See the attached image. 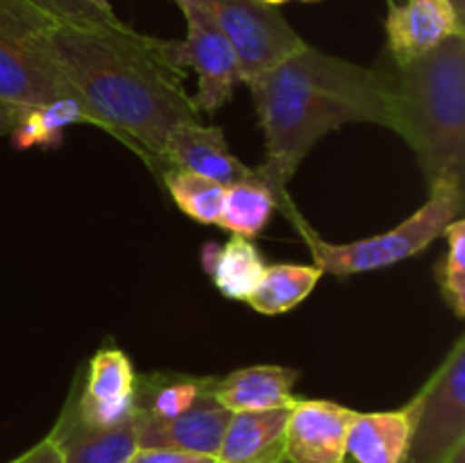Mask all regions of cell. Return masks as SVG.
<instances>
[{
  "mask_svg": "<svg viewBox=\"0 0 465 463\" xmlns=\"http://www.w3.org/2000/svg\"><path fill=\"white\" fill-rule=\"evenodd\" d=\"M263 3H268V5H284V3H289V0H263Z\"/></svg>",
  "mask_w": 465,
  "mask_h": 463,
  "instance_id": "31",
  "label": "cell"
},
{
  "mask_svg": "<svg viewBox=\"0 0 465 463\" xmlns=\"http://www.w3.org/2000/svg\"><path fill=\"white\" fill-rule=\"evenodd\" d=\"M200 257L213 286L225 298L239 300V302H245L252 295L266 271V261L259 248L252 243V239H245V236L232 234V239L223 245L204 243Z\"/></svg>",
  "mask_w": 465,
  "mask_h": 463,
  "instance_id": "17",
  "label": "cell"
},
{
  "mask_svg": "<svg viewBox=\"0 0 465 463\" xmlns=\"http://www.w3.org/2000/svg\"><path fill=\"white\" fill-rule=\"evenodd\" d=\"M300 3H316V0H300Z\"/></svg>",
  "mask_w": 465,
  "mask_h": 463,
  "instance_id": "33",
  "label": "cell"
},
{
  "mask_svg": "<svg viewBox=\"0 0 465 463\" xmlns=\"http://www.w3.org/2000/svg\"><path fill=\"white\" fill-rule=\"evenodd\" d=\"M18 116H21V113H18L16 109L9 107V104L0 103V136L12 134L14 127H16V123H18Z\"/></svg>",
  "mask_w": 465,
  "mask_h": 463,
  "instance_id": "28",
  "label": "cell"
},
{
  "mask_svg": "<svg viewBox=\"0 0 465 463\" xmlns=\"http://www.w3.org/2000/svg\"><path fill=\"white\" fill-rule=\"evenodd\" d=\"M213 377L180 375V372H157L136 375V413L150 418H173L186 411L198 395L212 384Z\"/></svg>",
  "mask_w": 465,
  "mask_h": 463,
  "instance_id": "20",
  "label": "cell"
},
{
  "mask_svg": "<svg viewBox=\"0 0 465 463\" xmlns=\"http://www.w3.org/2000/svg\"><path fill=\"white\" fill-rule=\"evenodd\" d=\"M275 207L277 198L257 175L252 180L227 186L216 225L234 236L254 239L271 222Z\"/></svg>",
  "mask_w": 465,
  "mask_h": 463,
  "instance_id": "21",
  "label": "cell"
},
{
  "mask_svg": "<svg viewBox=\"0 0 465 463\" xmlns=\"http://www.w3.org/2000/svg\"><path fill=\"white\" fill-rule=\"evenodd\" d=\"M239 57L245 82L271 71L302 50L307 41L291 27L275 5L263 0H198Z\"/></svg>",
  "mask_w": 465,
  "mask_h": 463,
  "instance_id": "7",
  "label": "cell"
},
{
  "mask_svg": "<svg viewBox=\"0 0 465 463\" xmlns=\"http://www.w3.org/2000/svg\"><path fill=\"white\" fill-rule=\"evenodd\" d=\"M36 44L84 100L95 127L134 150L163 175L166 141L180 123L198 121L184 89L182 41L159 39L130 25H50L41 23Z\"/></svg>",
  "mask_w": 465,
  "mask_h": 463,
  "instance_id": "1",
  "label": "cell"
},
{
  "mask_svg": "<svg viewBox=\"0 0 465 463\" xmlns=\"http://www.w3.org/2000/svg\"><path fill=\"white\" fill-rule=\"evenodd\" d=\"M325 272L316 263H275L266 266L257 289L245 302L263 316L291 311L312 295Z\"/></svg>",
  "mask_w": 465,
  "mask_h": 463,
  "instance_id": "19",
  "label": "cell"
},
{
  "mask_svg": "<svg viewBox=\"0 0 465 463\" xmlns=\"http://www.w3.org/2000/svg\"><path fill=\"white\" fill-rule=\"evenodd\" d=\"M459 32H465V18L450 0H407L391 5L386 16V44L395 66L422 57Z\"/></svg>",
  "mask_w": 465,
  "mask_h": 463,
  "instance_id": "12",
  "label": "cell"
},
{
  "mask_svg": "<svg viewBox=\"0 0 465 463\" xmlns=\"http://www.w3.org/2000/svg\"><path fill=\"white\" fill-rule=\"evenodd\" d=\"M407 409L354 416L348 431V457L357 463H404L409 445Z\"/></svg>",
  "mask_w": 465,
  "mask_h": 463,
  "instance_id": "18",
  "label": "cell"
},
{
  "mask_svg": "<svg viewBox=\"0 0 465 463\" xmlns=\"http://www.w3.org/2000/svg\"><path fill=\"white\" fill-rule=\"evenodd\" d=\"M448 252L436 266L440 293L457 318H465V221L454 218L443 230Z\"/></svg>",
  "mask_w": 465,
  "mask_h": 463,
  "instance_id": "24",
  "label": "cell"
},
{
  "mask_svg": "<svg viewBox=\"0 0 465 463\" xmlns=\"http://www.w3.org/2000/svg\"><path fill=\"white\" fill-rule=\"evenodd\" d=\"M293 404L268 411L232 413L223 434L218 463H262L284 454V429Z\"/></svg>",
  "mask_w": 465,
  "mask_h": 463,
  "instance_id": "16",
  "label": "cell"
},
{
  "mask_svg": "<svg viewBox=\"0 0 465 463\" xmlns=\"http://www.w3.org/2000/svg\"><path fill=\"white\" fill-rule=\"evenodd\" d=\"M168 168L207 177L223 186L257 177V168H250L234 157L225 132L218 125H203L200 121L180 123L166 141Z\"/></svg>",
  "mask_w": 465,
  "mask_h": 463,
  "instance_id": "13",
  "label": "cell"
},
{
  "mask_svg": "<svg viewBox=\"0 0 465 463\" xmlns=\"http://www.w3.org/2000/svg\"><path fill=\"white\" fill-rule=\"evenodd\" d=\"M127 463H218L216 457L166 448H139Z\"/></svg>",
  "mask_w": 465,
  "mask_h": 463,
  "instance_id": "26",
  "label": "cell"
},
{
  "mask_svg": "<svg viewBox=\"0 0 465 463\" xmlns=\"http://www.w3.org/2000/svg\"><path fill=\"white\" fill-rule=\"evenodd\" d=\"M41 23L44 18L18 0H0V103L23 113L54 100H75L89 112L41 53L36 44Z\"/></svg>",
  "mask_w": 465,
  "mask_h": 463,
  "instance_id": "5",
  "label": "cell"
},
{
  "mask_svg": "<svg viewBox=\"0 0 465 463\" xmlns=\"http://www.w3.org/2000/svg\"><path fill=\"white\" fill-rule=\"evenodd\" d=\"M463 195L461 191H431L430 200L398 227L384 234L352 241V243H330L313 234L312 227L300 221L295 209L291 216L295 218L300 234L307 239L312 248L313 263L322 272L348 277L391 268L420 254L427 245L443 236V230L454 218H459V213L463 212Z\"/></svg>",
  "mask_w": 465,
  "mask_h": 463,
  "instance_id": "4",
  "label": "cell"
},
{
  "mask_svg": "<svg viewBox=\"0 0 465 463\" xmlns=\"http://www.w3.org/2000/svg\"><path fill=\"white\" fill-rule=\"evenodd\" d=\"M391 84V130L413 150L430 193H465V32L395 66Z\"/></svg>",
  "mask_w": 465,
  "mask_h": 463,
  "instance_id": "3",
  "label": "cell"
},
{
  "mask_svg": "<svg viewBox=\"0 0 465 463\" xmlns=\"http://www.w3.org/2000/svg\"><path fill=\"white\" fill-rule=\"evenodd\" d=\"M245 84L266 148L257 175L286 212L295 209L286 198L289 182L322 136L350 123L393 127L391 71L348 62L309 44Z\"/></svg>",
  "mask_w": 465,
  "mask_h": 463,
  "instance_id": "2",
  "label": "cell"
},
{
  "mask_svg": "<svg viewBox=\"0 0 465 463\" xmlns=\"http://www.w3.org/2000/svg\"><path fill=\"white\" fill-rule=\"evenodd\" d=\"M68 125H94V118L75 100H54L23 112L9 136L16 148H35V145L48 148L62 141V132Z\"/></svg>",
  "mask_w": 465,
  "mask_h": 463,
  "instance_id": "22",
  "label": "cell"
},
{
  "mask_svg": "<svg viewBox=\"0 0 465 463\" xmlns=\"http://www.w3.org/2000/svg\"><path fill=\"white\" fill-rule=\"evenodd\" d=\"M213 379L198 399L177 416L150 418L136 413V445L216 457L232 411H227L213 395Z\"/></svg>",
  "mask_w": 465,
  "mask_h": 463,
  "instance_id": "10",
  "label": "cell"
},
{
  "mask_svg": "<svg viewBox=\"0 0 465 463\" xmlns=\"http://www.w3.org/2000/svg\"><path fill=\"white\" fill-rule=\"evenodd\" d=\"M162 180L182 213L203 225H216L227 186L180 168H168Z\"/></svg>",
  "mask_w": 465,
  "mask_h": 463,
  "instance_id": "23",
  "label": "cell"
},
{
  "mask_svg": "<svg viewBox=\"0 0 465 463\" xmlns=\"http://www.w3.org/2000/svg\"><path fill=\"white\" fill-rule=\"evenodd\" d=\"M100 3H103V5H109V0H100Z\"/></svg>",
  "mask_w": 465,
  "mask_h": 463,
  "instance_id": "34",
  "label": "cell"
},
{
  "mask_svg": "<svg viewBox=\"0 0 465 463\" xmlns=\"http://www.w3.org/2000/svg\"><path fill=\"white\" fill-rule=\"evenodd\" d=\"M136 372L118 348H103L86 366L82 389H73L64 409L91 427H114L136 413Z\"/></svg>",
  "mask_w": 465,
  "mask_h": 463,
  "instance_id": "9",
  "label": "cell"
},
{
  "mask_svg": "<svg viewBox=\"0 0 465 463\" xmlns=\"http://www.w3.org/2000/svg\"><path fill=\"white\" fill-rule=\"evenodd\" d=\"M450 3L454 5V9L459 12V16L465 18V0H450Z\"/></svg>",
  "mask_w": 465,
  "mask_h": 463,
  "instance_id": "29",
  "label": "cell"
},
{
  "mask_svg": "<svg viewBox=\"0 0 465 463\" xmlns=\"http://www.w3.org/2000/svg\"><path fill=\"white\" fill-rule=\"evenodd\" d=\"M30 12L44 18L50 25H121V18L114 14L112 5L100 0H18Z\"/></svg>",
  "mask_w": 465,
  "mask_h": 463,
  "instance_id": "25",
  "label": "cell"
},
{
  "mask_svg": "<svg viewBox=\"0 0 465 463\" xmlns=\"http://www.w3.org/2000/svg\"><path fill=\"white\" fill-rule=\"evenodd\" d=\"M184 14L186 39L182 41L186 66L198 75V91L191 95L198 112L213 113L234 98L243 84L239 57L212 14L198 0H173Z\"/></svg>",
  "mask_w": 465,
  "mask_h": 463,
  "instance_id": "8",
  "label": "cell"
},
{
  "mask_svg": "<svg viewBox=\"0 0 465 463\" xmlns=\"http://www.w3.org/2000/svg\"><path fill=\"white\" fill-rule=\"evenodd\" d=\"M277 463H291V461H289V458H286V457H282L280 461H277Z\"/></svg>",
  "mask_w": 465,
  "mask_h": 463,
  "instance_id": "32",
  "label": "cell"
},
{
  "mask_svg": "<svg viewBox=\"0 0 465 463\" xmlns=\"http://www.w3.org/2000/svg\"><path fill=\"white\" fill-rule=\"evenodd\" d=\"M300 372L286 366H248L213 379V395L232 413L268 411L293 404Z\"/></svg>",
  "mask_w": 465,
  "mask_h": 463,
  "instance_id": "15",
  "label": "cell"
},
{
  "mask_svg": "<svg viewBox=\"0 0 465 463\" xmlns=\"http://www.w3.org/2000/svg\"><path fill=\"white\" fill-rule=\"evenodd\" d=\"M404 409L411 422L404 463H448L465 448L463 336Z\"/></svg>",
  "mask_w": 465,
  "mask_h": 463,
  "instance_id": "6",
  "label": "cell"
},
{
  "mask_svg": "<svg viewBox=\"0 0 465 463\" xmlns=\"http://www.w3.org/2000/svg\"><path fill=\"white\" fill-rule=\"evenodd\" d=\"M64 463H127L139 449L136 413L114 427H91L64 409L48 434Z\"/></svg>",
  "mask_w": 465,
  "mask_h": 463,
  "instance_id": "14",
  "label": "cell"
},
{
  "mask_svg": "<svg viewBox=\"0 0 465 463\" xmlns=\"http://www.w3.org/2000/svg\"><path fill=\"white\" fill-rule=\"evenodd\" d=\"M282 457H284V454H277V457H271V458H266V461H262V463H277V461H280Z\"/></svg>",
  "mask_w": 465,
  "mask_h": 463,
  "instance_id": "30",
  "label": "cell"
},
{
  "mask_svg": "<svg viewBox=\"0 0 465 463\" xmlns=\"http://www.w3.org/2000/svg\"><path fill=\"white\" fill-rule=\"evenodd\" d=\"M9 463H64V461H62V457H59V452H57V448H54L53 440L45 436V438H41L39 443L32 445V448L25 449L21 457L12 458Z\"/></svg>",
  "mask_w": 465,
  "mask_h": 463,
  "instance_id": "27",
  "label": "cell"
},
{
  "mask_svg": "<svg viewBox=\"0 0 465 463\" xmlns=\"http://www.w3.org/2000/svg\"><path fill=\"white\" fill-rule=\"evenodd\" d=\"M357 411L330 399H295L284 429L291 463H345L348 431Z\"/></svg>",
  "mask_w": 465,
  "mask_h": 463,
  "instance_id": "11",
  "label": "cell"
}]
</instances>
